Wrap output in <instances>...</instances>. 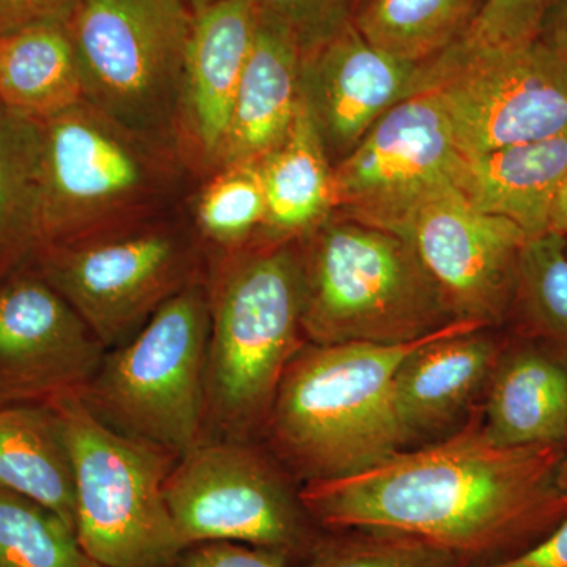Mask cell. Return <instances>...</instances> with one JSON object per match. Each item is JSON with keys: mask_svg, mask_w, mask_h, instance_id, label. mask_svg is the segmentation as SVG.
Wrapping results in <instances>:
<instances>
[{"mask_svg": "<svg viewBox=\"0 0 567 567\" xmlns=\"http://www.w3.org/2000/svg\"><path fill=\"white\" fill-rule=\"evenodd\" d=\"M316 525L417 537L465 567L535 546L567 518V445L505 447L481 412L439 442L300 488Z\"/></svg>", "mask_w": 567, "mask_h": 567, "instance_id": "cell-1", "label": "cell"}, {"mask_svg": "<svg viewBox=\"0 0 567 567\" xmlns=\"http://www.w3.org/2000/svg\"><path fill=\"white\" fill-rule=\"evenodd\" d=\"M207 289L205 440L252 442L264 434L287 365L308 342L298 241L212 257Z\"/></svg>", "mask_w": 567, "mask_h": 567, "instance_id": "cell-2", "label": "cell"}, {"mask_svg": "<svg viewBox=\"0 0 567 567\" xmlns=\"http://www.w3.org/2000/svg\"><path fill=\"white\" fill-rule=\"evenodd\" d=\"M439 331L401 346L306 342L284 372L264 429L279 464L308 484L357 475L404 451L395 372Z\"/></svg>", "mask_w": 567, "mask_h": 567, "instance_id": "cell-3", "label": "cell"}, {"mask_svg": "<svg viewBox=\"0 0 567 567\" xmlns=\"http://www.w3.org/2000/svg\"><path fill=\"white\" fill-rule=\"evenodd\" d=\"M297 241L311 344H409L457 322L399 235L334 212Z\"/></svg>", "mask_w": 567, "mask_h": 567, "instance_id": "cell-4", "label": "cell"}, {"mask_svg": "<svg viewBox=\"0 0 567 567\" xmlns=\"http://www.w3.org/2000/svg\"><path fill=\"white\" fill-rule=\"evenodd\" d=\"M40 128V249L148 221L177 188L175 153L85 100Z\"/></svg>", "mask_w": 567, "mask_h": 567, "instance_id": "cell-5", "label": "cell"}, {"mask_svg": "<svg viewBox=\"0 0 567 567\" xmlns=\"http://www.w3.org/2000/svg\"><path fill=\"white\" fill-rule=\"evenodd\" d=\"M208 333L210 305L203 279L104 353L80 395L82 404L107 427L183 456L205 440Z\"/></svg>", "mask_w": 567, "mask_h": 567, "instance_id": "cell-6", "label": "cell"}, {"mask_svg": "<svg viewBox=\"0 0 567 567\" xmlns=\"http://www.w3.org/2000/svg\"><path fill=\"white\" fill-rule=\"evenodd\" d=\"M193 20L185 0H82L66 24L85 102L178 158Z\"/></svg>", "mask_w": 567, "mask_h": 567, "instance_id": "cell-7", "label": "cell"}, {"mask_svg": "<svg viewBox=\"0 0 567 567\" xmlns=\"http://www.w3.org/2000/svg\"><path fill=\"white\" fill-rule=\"evenodd\" d=\"M69 442L76 535L104 567H167L183 547L164 498L177 456L107 427L80 395L52 404Z\"/></svg>", "mask_w": 567, "mask_h": 567, "instance_id": "cell-8", "label": "cell"}, {"mask_svg": "<svg viewBox=\"0 0 567 567\" xmlns=\"http://www.w3.org/2000/svg\"><path fill=\"white\" fill-rule=\"evenodd\" d=\"M461 156L546 140L567 130V41L551 29L520 47L458 40L421 65Z\"/></svg>", "mask_w": 567, "mask_h": 567, "instance_id": "cell-9", "label": "cell"}, {"mask_svg": "<svg viewBox=\"0 0 567 567\" xmlns=\"http://www.w3.org/2000/svg\"><path fill=\"white\" fill-rule=\"evenodd\" d=\"M33 262L106 350L128 341L167 300L208 274L199 240L153 219L47 246Z\"/></svg>", "mask_w": 567, "mask_h": 567, "instance_id": "cell-10", "label": "cell"}, {"mask_svg": "<svg viewBox=\"0 0 567 567\" xmlns=\"http://www.w3.org/2000/svg\"><path fill=\"white\" fill-rule=\"evenodd\" d=\"M289 476L252 442L205 440L183 454L164 483L183 551L237 543L287 558L309 555L319 536Z\"/></svg>", "mask_w": 567, "mask_h": 567, "instance_id": "cell-11", "label": "cell"}, {"mask_svg": "<svg viewBox=\"0 0 567 567\" xmlns=\"http://www.w3.org/2000/svg\"><path fill=\"white\" fill-rule=\"evenodd\" d=\"M385 230L413 246L454 320L492 328L509 315L529 238L509 219L473 207L453 178L431 186Z\"/></svg>", "mask_w": 567, "mask_h": 567, "instance_id": "cell-12", "label": "cell"}, {"mask_svg": "<svg viewBox=\"0 0 567 567\" xmlns=\"http://www.w3.org/2000/svg\"><path fill=\"white\" fill-rule=\"evenodd\" d=\"M106 352L39 268L0 281V406L81 395Z\"/></svg>", "mask_w": 567, "mask_h": 567, "instance_id": "cell-13", "label": "cell"}, {"mask_svg": "<svg viewBox=\"0 0 567 567\" xmlns=\"http://www.w3.org/2000/svg\"><path fill=\"white\" fill-rule=\"evenodd\" d=\"M458 156L439 100L417 91L334 164L336 213L388 229L421 194L451 178Z\"/></svg>", "mask_w": 567, "mask_h": 567, "instance_id": "cell-14", "label": "cell"}, {"mask_svg": "<svg viewBox=\"0 0 567 567\" xmlns=\"http://www.w3.org/2000/svg\"><path fill=\"white\" fill-rule=\"evenodd\" d=\"M420 71L372 47L353 22L303 54L301 96L333 166L416 92Z\"/></svg>", "mask_w": 567, "mask_h": 567, "instance_id": "cell-15", "label": "cell"}, {"mask_svg": "<svg viewBox=\"0 0 567 567\" xmlns=\"http://www.w3.org/2000/svg\"><path fill=\"white\" fill-rule=\"evenodd\" d=\"M259 13L252 0H218L194 13L183 71L178 155L215 173Z\"/></svg>", "mask_w": 567, "mask_h": 567, "instance_id": "cell-16", "label": "cell"}, {"mask_svg": "<svg viewBox=\"0 0 567 567\" xmlns=\"http://www.w3.org/2000/svg\"><path fill=\"white\" fill-rule=\"evenodd\" d=\"M503 342L475 322L457 320L413 350L394 377V409L405 445L450 435L486 391Z\"/></svg>", "mask_w": 567, "mask_h": 567, "instance_id": "cell-17", "label": "cell"}, {"mask_svg": "<svg viewBox=\"0 0 567 567\" xmlns=\"http://www.w3.org/2000/svg\"><path fill=\"white\" fill-rule=\"evenodd\" d=\"M454 185L477 210L517 224L528 238L550 230L567 181V130L481 155L458 156Z\"/></svg>", "mask_w": 567, "mask_h": 567, "instance_id": "cell-18", "label": "cell"}, {"mask_svg": "<svg viewBox=\"0 0 567 567\" xmlns=\"http://www.w3.org/2000/svg\"><path fill=\"white\" fill-rule=\"evenodd\" d=\"M301 61L293 33L259 18L215 171L259 164L286 140L301 103Z\"/></svg>", "mask_w": 567, "mask_h": 567, "instance_id": "cell-19", "label": "cell"}, {"mask_svg": "<svg viewBox=\"0 0 567 567\" xmlns=\"http://www.w3.org/2000/svg\"><path fill=\"white\" fill-rule=\"evenodd\" d=\"M481 420L498 446L567 445V364L520 336L503 344Z\"/></svg>", "mask_w": 567, "mask_h": 567, "instance_id": "cell-20", "label": "cell"}, {"mask_svg": "<svg viewBox=\"0 0 567 567\" xmlns=\"http://www.w3.org/2000/svg\"><path fill=\"white\" fill-rule=\"evenodd\" d=\"M259 166L267 219L254 244L300 240L336 212L333 164L303 96L286 140Z\"/></svg>", "mask_w": 567, "mask_h": 567, "instance_id": "cell-21", "label": "cell"}, {"mask_svg": "<svg viewBox=\"0 0 567 567\" xmlns=\"http://www.w3.org/2000/svg\"><path fill=\"white\" fill-rule=\"evenodd\" d=\"M0 488L39 503L76 532L73 462L54 406H0Z\"/></svg>", "mask_w": 567, "mask_h": 567, "instance_id": "cell-22", "label": "cell"}, {"mask_svg": "<svg viewBox=\"0 0 567 567\" xmlns=\"http://www.w3.org/2000/svg\"><path fill=\"white\" fill-rule=\"evenodd\" d=\"M84 100L69 25H32L0 37V106L43 122Z\"/></svg>", "mask_w": 567, "mask_h": 567, "instance_id": "cell-23", "label": "cell"}, {"mask_svg": "<svg viewBox=\"0 0 567 567\" xmlns=\"http://www.w3.org/2000/svg\"><path fill=\"white\" fill-rule=\"evenodd\" d=\"M40 122L0 106V281L40 249Z\"/></svg>", "mask_w": 567, "mask_h": 567, "instance_id": "cell-24", "label": "cell"}, {"mask_svg": "<svg viewBox=\"0 0 567 567\" xmlns=\"http://www.w3.org/2000/svg\"><path fill=\"white\" fill-rule=\"evenodd\" d=\"M484 0H361L354 28L399 61L424 65L464 39Z\"/></svg>", "mask_w": 567, "mask_h": 567, "instance_id": "cell-25", "label": "cell"}, {"mask_svg": "<svg viewBox=\"0 0 567 567\" xmlns=\"http://www.w3.org/2000/svg\"><path fill=\"white\" fill-rule=\"evenodd\" d=\"M518 336L567 364V240L547 233L529 238L518 264L511 311Z\"/></svg>", "mask_w": 567, "mask_h": 567, "instance_id": "cell-26", "label": "cell"}, {"mask_svg": "<svg viewBox=\"0 0 567 567\" xmlns=\"http://www.w3.org/2000/svg\"><path fill=\"white\" fill-rule=\"evenodd\" d=\"M267 219V197L259 164H230L212 173L196 203L200 237L216 256L256 241Z\"/></svg>", "mask_w": 567, "mask_h": 567, "instance_id": "cell-27", "label": "cell"}, {"mask_svg": "<svg viewBox=\"0 0 567 567\" xmlns=\"http://www.w3.org/2000/svg\"><path fill=\"white\" fill-rule=\"evenodd\" d=\"M0 567H104L47 507L0 488Z\"/></svg>", "mask_w": 567, "mask_h": 567, "instance_id": "cell-28", "label": "cell"}, {"mask_svg": "<svg viewBox=\"0 0 567 567\" xmlns=\"http://www.w3.org/2000/svg\"><path fill=\"white\" fill-rule=\"evenodd\" d=\"M305 567H465L417 537L374 529H336L317 539Z\"/></svg>", "mask_w": 567, "mask_h": 567, "instance_id": "cell-29", "label": "cell"}, {"mask_svg": "<svg viewBox=\"0 0 567 567\" xmlns=\"http://www.w3.org/2000/svg\"><path fill=\"white\" fill-rule=\"evenodd\" d=\"M260 20L292 32L301 51L315 50L352 24L360 0H252Z\"/></svg>", "mask_w": 567, "mask_h": 567, "instance_id": "cell-30", "label": "cell"}, {"mask_svg": "<svg viewBox=\"0 0 567 567\" xmlns=\"http://www.w3.org/2000/svg\"><path fill=\"white\" fill-rule=\"evenodd\" d=\"M555 0H484L464 37L477 47L509 48L532 43L546 29Z\"/></svg>", "mask_w": 567, "mask_h": 567, "instance_id": "cell-31", "label": "cell"}, {"mask_svg": "<svg viewBox=\"0 0 567 567\" xmlns=\"http://www.w3.org/2000/svg\"><path fill=\"white\" fill-rule=\"evenodd\" d=\"M182 555V567H287L281 554L237 543L199 544Z\"/></svg>", "mask_w": 567, "mask_h": 567, "instance_id": "cell-32", "label": "cell"}, {"mask_svg": "<svg viewBox=\"0 0 567 567\" xmlns=\"http://www.w3.org/2000/svg\"><path fill=\"white\" fill-rule=\"evenodd\" d=\"M81 3L82 0H0V37L50 22L69 24Z\"/></svg>", "mask_w": 567, "mask_h": 567, "instance_id": "cell-33", "label": "cell"}, {"mask_svg": "<svg viewBox=\"0 0 567 567\" xmlns=\"http://www.w3.org/2000/svg\"><path fill=\"white\" fill-rule=\"evenodd\" d=\"M476 567H567V518L527 550Z\"/></svg>", "mask_w": 567, "mask_h": 567, "instance_id": "cell-34", "label": "cell"}, {"mask_svg": "<svg viewBox=\"0 0 567 567\" xmlns=\"http://www.w3.org/2000/svg\"><path fill=\"white\" fill-rule=\"evenodd\" d=\"M548 233L561 235L567 240V181L563 185L554 212H551L550 230Z\"/></svg>", "mask_w": 567, "mask_h": 567, "instance_id": "cell-35", "label": "cell"}, {"mask_svg": "<svg viewBox=\"0 0 567 567\" xmlns=\"http://www.w3.org/2000/svg\"><path fill=\"white\" fill-rule=\"evenodd\" d=\"M551 11H555V24L551 29L561 33L563 39L567 41V0H555Z\"/></svg>", "mask_w": 567, "mask_h": 567, "instance_id": "cell-36", "label": "cell"}, {"mask_svg": "<svg viewBox=\"0 0 567 567\" xmlns=\"http://www.w3.org/2000/svg\"><path fill=\"white\" fill-rule=\"evenodd\" d=\"M188 3L189 9L196 13V11L205 9V7L212 6V3L218 2V0H185Z\"/></svg>", "mask_w": 567, "mask_h": 567, "instance_id": "cell-37", "label": "cell"}, {"mask_svg": "<svg viewBox=\"0 0 567 567\" xmlns=\"http://www.w3.org/2000/svg\"><path fill=\"white\" fill-rule=\"evenodd\" d=\"M360 3H361V0H360Z\"/></svg>", "mask_w": 567, "mask_h": 567, "instance_id": "cell-38", "label": "cell"}]
</instances>
